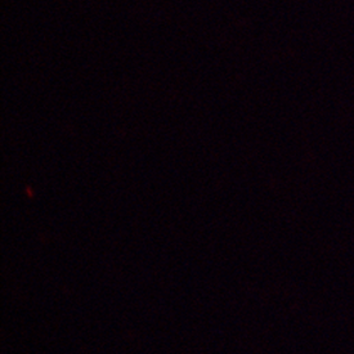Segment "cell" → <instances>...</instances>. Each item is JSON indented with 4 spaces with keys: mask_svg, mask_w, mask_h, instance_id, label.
<instances>
[]
</instances>
